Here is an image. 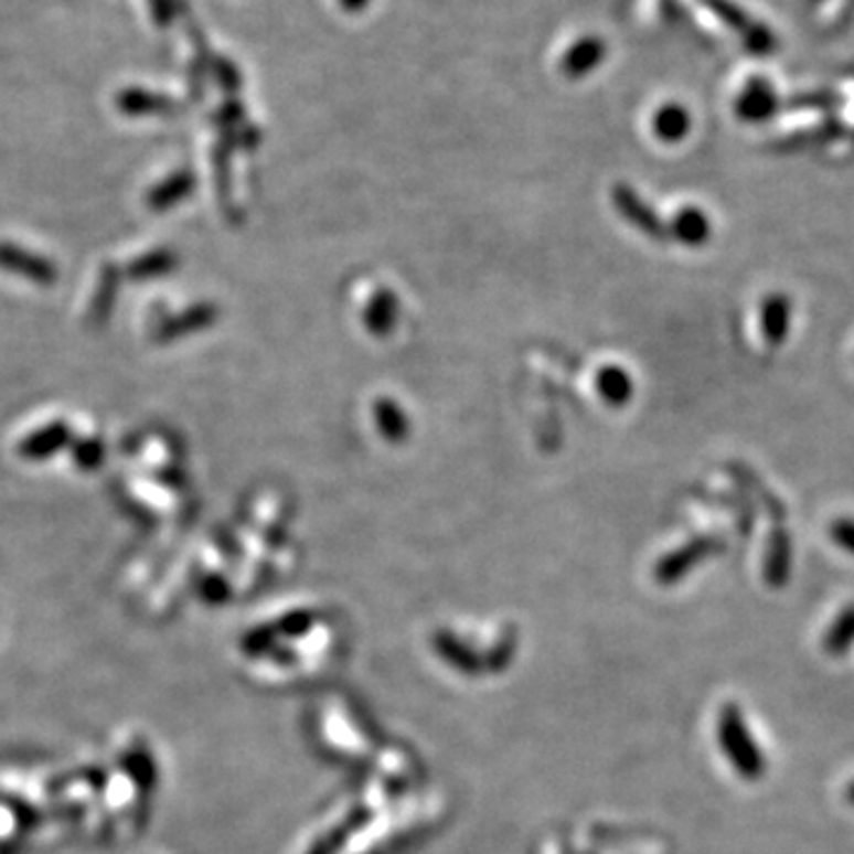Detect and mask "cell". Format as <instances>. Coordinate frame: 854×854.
Listing matches in <instances>:
<instances>
[{
	"instance_id": "1",
	"label": "cell",
	"mask_w": 854,
	"mask_h": 854,
	"mask_svg": "<svg viewBox=\"0 0 854 854\" xmlns=\"http://www.w3.org/2000/svg\"><path fill=\"white\" fill-rule=\"evenodd\" d=\"M717 738L719 746L729 759L732 767L746 781H759L767 773V755L757 746L755 736L750 734L746 717L736 705H726L719 712L717 722Z\"/></svg>"
},
{
	"instance_id": "2",
	"label": "cell",
	"mask_w": 854,
	"mask_h": 854,
	"mask_svg": "<svg viewBox=\"0 0 854 854\" xmlns=\"http://www.w3.org/2000/svg\"><path fill=\"white\" fill-rule=\"evenodd\" d=\"M790 569H793V542L783 527H777L771 532L765 553V579L769 587L781 589L790 579Z\"/></svg>"
},
{
	"instance_id": "3",
	"label": "cell",
	"mask_w": 854,
	"mask_h": 854,
	"mask_svg": "<svg viewBox=\"0 0 854 854\" xmlns=\"http://www.w3.org/2000/svg\"><path fill=\"white\" fill-rule=\"evenodd\" d=\"M790 313H793V302L783 292H773L762 302L759 323H762V335L771 346L786 342L790 332Z\"/></svg>"
},
{
	"instance_id": "4",
	"label": "cell",
	"mask_w": 854,
	"mask_h": 854,
	"mask_svg": "<svg viewBox=\"0 0 854 854\" xmlns=\"http://www.w3.org/2000/svg\"><path fill=\"white\" fill-rule=\"evenodd\" d=\"M719 546H722V544H719L717 540H712V536H703V540L691 542L686 548H679V551L674 553V556H670L668 561L662 563V569H660L662 579L672 581V579H676V577H682L684 573H688V569H691L695 563H701V561H705L707 556H712V553H717Z\"/></svg>"
},
{
	"instance_id": "5",
	"label": "cell",
	"mask_w": 854,
	"mask_h": 854,
	"mask_svg": "<svg viewBox=\"0 0 854 854\" xmlns=\"http://www.w3.org/2000/svg\"><path fill=\"white\" fill-rule=\"evenodd\" d=\"M777 113V95L765 84L755 82L746 88L738 100V117L746 121H765Z\"/></svg>"
},
{
	"instance_id": "6",
	"label": "cell",
	"mask_w": 854,
	"mask_h": 854,
	"mask_svg": "<svg viewBox=\"0 0 854 854\" xmlns=\"http://www.w3.org/2000/svg\"><path fill=\"white\" fill-rule=\"evenodd\" d=\"M854 645V604L845 606L843 612L831 622L824 637V651L833 658H843Z\"/></svg>"
},
{
	"instance_id": "7",
	"label": "cell",
	"mask_w": 854,
	"mask_h": 854,
	"mask_svg": "<svg viewBox=\"0 0 854 854\" xmlns=\"http://www.w3.org/2000/svg\"><path fill=\"white\" fill-rule=\"evenodd\" d=\"M672 231L674 235L679 237V241L686 243V245H703L709 241V233H712V226H709V218L705 212L695 210V207H686L676 214L674 224H672Z\"/></svg>"
},
{
	"instance_id": "8",
	"label": "cell",
	"mask_w": 854,
	"mask_h": 854,
	"mask_svg": "<svg viewBox=\"0 0 854 854\" xmlns=\"http://www.w3.org/2000/svg\"><path fill=\"white\" fill-rule=\"evenodd\" d=\"M658 136L664 140H679L688 131V115L682 107H664L658 115Z\"/></svg>"
},
{
	"instance_id": "9",
	"label": "cell",
	"mask_w": 854,
	"mask_h": 854,
	"mask_svg": "<svg viewBox=\"0 0 854 854\" xmlns=\"http://www.w3.org/2000/svg\"><path fill=\"white\" fill-rule=\"evenodd\" d=\"M22 837V819L18 821V814L10 804L0 802V850H8Z\"/></svg>"
},
{
	"instance_id": "10",
	"label": "cell",
	"mask_w": 854,
	"mask_h": 854,
	"mask_svg": "<svg viewBox=\"0 0 854 854\" xmlns=\"http://www.w3.org/2000/svg\"><path fill=\"white\" fill-rule=\"evenodd\" d=\"M831 540L841 546L850 556H854V520L852 517H837L829 527Z\"/></svg>"
},
{
	"instance_id": "11",
	"label": "cell",
	"mask_w": 854,
	"mask_h": 854,
	"mask_svg": "<svg viewBox=\"0 0 854 854\" xmlns=\"http://www.w3.org/2000/svg\"><path fill=\"white\" fill-rule=\"evenodd\" d=\"M845 800H847L850 804H854V781L845 788Z\"/></svg>"
}]
</instances>
